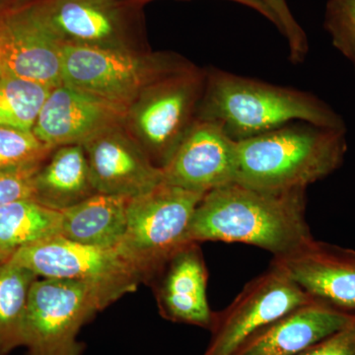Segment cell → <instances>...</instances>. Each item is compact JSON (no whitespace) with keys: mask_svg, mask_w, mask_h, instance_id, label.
Wrapping results in <instances>:
<instances>
[{"mask_svg":"<svg viewBox=\"0 0 355 355\" xmlns=\"http://www.w3.org/2000/svg\"><path fill=\"white\" fill-rule=\"evenodd\" d=\"M305 212V189L266 191L229 184L203 196L188 240L243 243L279 258L314 239Z\"/></svg>","mask_w":355,"mask_h":355,"instance_id":"1","label":"cell"},{"mask_svg":"<svg viewBox=\"0 0 355 355\" xmlns=\"http://www.w3.org/2000/svg\"><path fill=\"white\" fill-rule=\"evenodd\" d=\"M197 119L216 123L235 141L296 121L347 130L342 116L316 95L216 69L207 71Z\"/></svg>","mask_w":355,"mask_h":355,"instance_id":"2","label":"cell"},{"mask_svg":"<svg viewBox=\"0 0 355 355\" xmlns=\"http://www.w3.org/2000/svg\"><path fill=\"white\" fill-rule=\"evenodd\" d=\"M347 130L288 123L237 141L235 183L266 191L307 189L342 167Z\"/></svg>","mask_w":355,"mask_h":355,"instance_id":"3","label":"cell"},{"mask_svg":"<svg viewBox=\"0 0 355 355\" xmlns=\"http://www.w3.org/2000/svg\"><path fill=\"white\" fill-rule=\"evenodd\" d=\"M191 67L175 55L64 44L62 84L128 109L151 84Z\"/></svg>","mask_w":355,"mask_h":355,"instance_id":"4","label":"cell"},{"mask_svg":"<svg viewBox=\"0 0 355 355\" xmlns=\"http://www.w3.org/2000/svg\"><path fill=\"white\" fill-rule=\"evenodd\" d=\"M203 196L163 183L128 200L127 228L119 250L142 284H150L166 261L191 243L189 228Z\"/></svg>","mask_w":355,"mask_h":355,"instance_id":"5","label":"cell"},{"mask_svg":"<svg viewBox=\"0 0 355 355\" xmlns=\"http://www.w3.org/2000/svg\"><path fill=\"white\" fill-rule=\"evenodd\" d=\"M114 301L90 284L38 277L26 312L23 347L27 355H83L79 331Z\"/></svg>","mask_w":355,"mask_h":355,"instance_id":"6","label":"cell"},{"mask_svg":"<svg viewBox=\"0 0 355 355\" xmlns=\"http://www.w3.org/2000/svg\"><path fill=\"white\" fill-rule=\"evenodd\" d=\"M205 76L190 67L163 77L128 109L125 128L161 169L197 120Z\"/></svg>","mask_w":355,"mask_h":355,"instance_id":"7","label":"cell"},{"mask_svg":"<svg viewBox=\"0 0 355 355\" xmlns=\"http://www.w3.org/2000/svg\"><path fill=\"white\" fill-rule=\"evenodd\" d=\"M11 261L43 279L83 282L119 300L137 291L141 277L119 249L87 246L62 236L17 252Z\"/></svg>","mask_w":355,"mask_h":355,"instance_id":"8","label":"cell"},{"mask_svg":"<svg viewBox=\"0 0 355 355\" xmlns=\"http://www.w3.org/2000/svg\"><path fill=\"white\" fill-rule=\"evenodd\" d=\"M313 300L272 263L266 272L244 287L226 310L216 314L211 340L203 355H234L261 329Z\"/></svg>","mask_w":355,"mask_h":355,"instance_id":"9","label":"cell"},{"mask_svg":"<svg viewBox=\"0 0 355 355\" xmlns=\"http://www.w3.org/2000/svg\"><path fill=\"white\" fill-rule=\"evenodd\" d=\"M62 48L33 0L0 9V76L57 87L62 83Z\"/></svg>","mask_w":355,"mask_h":355,"instance_id":"10","label":"cell"},{"mask_svg":"<svg viewBox=\"0 0 355 355\" xmlns=\"http://www.w3.org/2000/svg\"><path fill=\"white\" fill-rule=\"evenodd\" d=\"M83 146L96 193L133 198L164 183L162 169L125 125L103 130Z\"/></svg>","mask_w":355,"mask_h":355,"instance_id":"11","label":"cell"},{"mask_svg":"<svg viewBox=\"0 0 355 355\" xmlns=\"http://www.w3.org/2000/svg\"><path fill=\"white\" fill-rule=\"evenodd\" d=\"M162 171L165 184L202 195L235 183L237 141L216 123L197 119Z\"/></svg>","mask_w":355,"mask_h":355,"instance_id":"12","label":"cell"},{"mask_svg":"<svg viewBox=\"0 0 355 355\" xmlns=\"http://www.w3.org/2000/svg\"><path fill=\"white\" fill-rule=\"evenodd\" d=\"M128 110L60 84L44 102L33 133L51 148L83 146L98 133L125 125Z\"/></svg>","mask_w":355,"mask_h":355,"instance_id":"13","label":"cell"},{"mask_svg":"<svg viewBox=\"0 0 355 355\" xmlns=\"http://www.w3.org/2000/svg\"><path fill=\"white\" fill-rule=\"evenodd\" d=\"M272 263L314 300L355 310L354 250L313 239L293 253L275 258Z\"/></svg>","mask_w":355,"mask_h":355,"instance_id":"14","label":"cell"},{"mask_svg":"<svg viewBox=\"0 0 355 355\" xmlns=\"http://www.w3.org/2000/svg\"><path fill=\"white\" fill-rule=\"evenodd\" d=\"M198 243H188L173 254L150 284L162 317L175 323L211 330L216 314L207 301V270Z\"/></svg>","mask_w":355,"mask_h":355,"instance_id":"15","label":"cell"},{"mask_svg":"<svg viewBox=\"0 0 355 355\" xmlns=\"http://www.w3.org/2000/svg\"><path fill=\"white\" fill-rule=\"evenodd\" d=\"M354 320V315L347 311L313 300L261 329L234 355H297Z\"/></svg>","mask_w":355,"mask_h":355,"instance_id":"16","label":"cell"},{"mask_svg":"<svg viewBox=\"0 0 355 355\" xmlns=\"http://www.w3.org/2000/svg\"><path fill=\"white\" fill-rule=\"evenodd\" d=\"M62 44L127 48L119 0H33Z\"/></svg>","mask_w":355,"mask_h":355,"instance_id":"17","label":"cell"},{"mask_svg":"<svg viewBox=\"0 0 355 355\" xmlns=\"http://www.w3.org/2000/svg\"><path fill=\"white\" fill-rule=\"evenodd\" d=\"M128 200L97 193L62 210L60 236L87 246L119 249L127 228Z\"/></svg>","mask_w":355,"mask_h":355,"instance_id":"18","label":"cell"},{"mask_svg":"<svg viewBox=\"0 0 355 355\" xmlns=\"http://www.w3.org/2000/svg\"><path fill=\"white\" fill-rule=\"evenodd\" d=\"M95 193L83 146H67L53 149L42 164L33 200L62 211Z\"/></svg>","mask_w":355,"mask_h":355,"instance_id":"19","label":"cell"},{"mask_svg":"<svg viewBox=\"0 0 355 355\" xmlns=\"http://www.w3.org/2000/svg\"><path fill=\"white\" fill-rule=\"evenodd\" d=\"M62 211L33 200H15L0 207V263L20 250L60 234Z\"/></svg>","mask_w":355,"mask_h":355,"instance_id":"20","label":"cell"},{"mask_svg":"<svg viewBox=\"0 0 355 355\" xmlns=\"http://www.w3.org/2000/svg\"><path fill=\"white\" fill-rule=\"evenodd\" d=\"M38 277L13 261L0 263V355L23 347L28 300Z\"/></svg>","mask_w":355,"mask_h":355,"instance_id":"21","label":"cell"},{"mask_svg":"<svg viewBox=\"0 0 355 355\" xmlns=\"http://www.w3.org/2000/svg\"><path fill=\"white\" fill-rule=\"evenodd\" d=\"M53 87L16 76H0V127L33 132Z\"/></svg>","mask_w":355,"mask_h":355,"instance_id":"22","label":"cell"},{"mask_svg":"<svg viewBox=\"0 0 355 355\" xmlns=\"http://www.w3.org/2000/svg\"><path fill=\"white\" fill-rule=\"evenodd\" d=\"M53 151L33 132L0 127V171L42 164Z\"/></svg>","mask_w":355,"mask_h":355,"instance_id":"23","label":"cell"},{"mask_svg":"<svg viewBox=\"0 0 355 355\" xmlns=\"http://www.w3.org/2000/svg\"><path fill=\"white\" fill-rule=\"evenodd\" d=\"M324 27L336 50L349 60L355 72V0H329Z\"/></svg>","mask_w":355,"mask_h":355,"instance_id":"24","label":"cell"},{"mask_svg":"<svg viewBox=\"0 0 355 355\" xmlns=\"http://www.w3.org/2000/svg\"><path fill=\"white\" fill-rule=\"evenodd\" d=\"M272 11L277 27L286 39L289 48V60L292 64L304 62L309 51L307 36L304 30L294 18L286 0H263Z\"/></svg>","mask_w":355,"mask_h":355,"instance_id":"25","label":"cell"},{"mask_svg":"<svg viewBox=\"0 0 355 355\" xmlns=\"http://www.w3.org/2000/svg\"><path fill=\"white\" fill-rule=\"evenodd\" d=\"M42 164L0 171V207L15 200L34 198L35 178Z\"/></svg>","mask_w":355,"mask_h":355,"instance_id":"26","label":"cell"},{"mask_svg":"<svg viewBox=\"0 0 355 355\" xmlns=\"http://www.w3.org/2000/svg\"><path fill=\"white\" fill-rule=\"evenodd\" d=\"M297 355H355V316L349 326Z\"/></svg>","mask_w":355,"mask_h":355,"instance_id":"27","label":"cell"},{"mask_svg":"<svg viewBox=\"0 0 355 355\" xmlns=\"http://www.w3.org/2000/svg\"><path fill=\"white\" fill-rule=\"evenodd\" d=\"M231 1L237 2V3H241L243 6H246L250 7V8L254 9V10L258 11L259 13L265 16L270 22H272L273 24L277 26V19H275L272 11L270 10V7L266 6L263 0H231Z\"/></svg>","mask_w":355,"mask_h":355,"instance_id":"28","label":"cell"},{"mask_svg":"<svg viewBox=\"0 0 355 355\" xmlns=\"http://www.w3.org/2000/svg\"><path fill=\"white\" fill-rule=\"evenodd\" d=\"M7 1V0H0V9H2V6H3L4 3H6V2Z\"/></svg>","mask_w":355,"mask_h":355,"instance_id":"29","label":"cell"},{"mask_svg":"<svg viewBox=\"0 0 355 355\" xmlns=\"http://www.w3.org/2000/svg\"><path fill=\"white\" fill-rule=\"evenodd\" d=\"M354 316H355V315H354Z\"/></svg>","mask_w":355,"mask_h":355,"instance_id":"30","label":"cell"}]
</instances>
